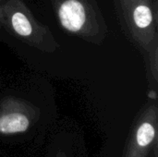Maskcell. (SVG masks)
I'll return each mask as SVG.
<instances>
[{
    "label": "cell",
    "mask_w": 158,
    "mask_h": 157,
    "mask_svg": "<svg viewBox=\"0 0 158 157\" xmlns=\"http://www.w3.org/2000/svg\"><path fill=\"white\" fill-rule=\"evenodd\" d=\"M58 19L64 29L77 32L82 29L85 23V7L79 0H67L58 9Z\"/></svg>",
    "instance_id": "cell-1"
},
{
    "label": "cell",
    "mask_w": 158,
    "mask_h": 157,
    "mask_svg": "<svg viewBox=\"0 0 158 157\" xmlns=\"http://www.w3.org/2000/svg\"><path fill=\"white\" fill-rule=\"evenodd\" d=\"M30 126L28 118L20 113H12L0 117V132L13 134L27 130Z\"/></svg>",
    "instance_id": "cell-2"
},
{
    "label": "cell",
    "mask_w": 158,
    "mask_h": 157,
    "mask_svg": "<svg viewBox=\"0 0 158 157\" xmlns=\"http://www.w3.org/2000/svg\"><path fill=\"white\" fill-rule=\"evenodd\" d=\"M133 21L140 29L150 27L153 22V14L151 9L145 5L138 6L133 11Z\"/></svg>",
    "instance_id": "cell-3"
},
{
    "label": "cell",
    "mask_w": 158,
    "mask_h": 157,
    "mask_svg": "<svg viewBox=\"0 0 158 157\" xmlns=\"http://www.w3.org/2000/svg\"><path fill=\"white\" fill-rule=\"evenodd\" d=\"M11 24L14 31L20 36H30L32 32V27L28 20L27 17L21 13L17 12L11 18Z\"/></svg>",
    "instance_id": "cell-4"
},
{
    "label": "cell",
    "mask_w": 158,
    "mask_h": 157,
    "mask_svg": "<svg viewBox=\"0 0 158 157\" xmlns=\"http://www.w3.org/2000/svg\"><path fill=\"white\" fill-rule=\"evenodd\" d=\"M155 129L150 123H143L137 131V143L141 147H145L152 143L155 138Z\"/></svg>",
    "instance_id": "cell-5"
}]
</instances>
